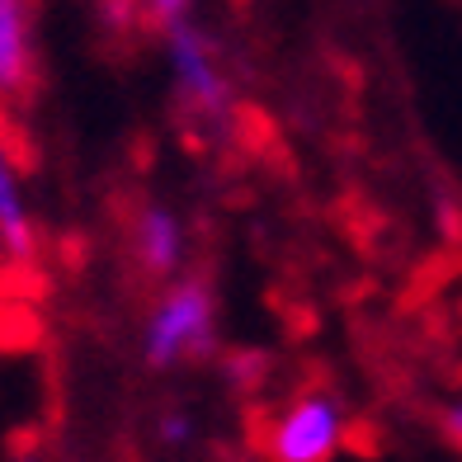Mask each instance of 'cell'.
<instances>
[{
	"label": "cell",
	"mask_w": 462,
	"mask_h": 462,
	"mask_svg": "<svg viewBox=\"0 0 462 462\" xmlns=\"http://www.w3.org/2000/svg\"><path fill=\"white\" fill-rule=\"evenodd\" d=\"M19 462H33V457H19Z\"/></svg>",
	"instance_id": "13"
},
{
	"label": "cell",
	"mask_w": 462,
	"mask_h": 462,
	"mask_svg": "<svg viewBox=\"0 0 462 462\" xmlns=\"http://www.w3.org/2000/svg\"><path fill=\"white\" fill-rule=\"evenodd\" d=\"M0 250L10 260H33V250H38L33 213L24 203V184H19V171H14L5 142H0Z\"/></svg>",
	"instance_id": "6"
},
{
	"label": "cell",
	"mask_w": 462,
	"mask_h": 462,
	"mask_svg": "<svg viewBox=\"0 0 462 462\" xmlns=\"http://www.w3.org/2000/svg\"><path fill=\"white\" fill-rule=\"evenodd\" d=\"M349 411L335 392H302L269 420L264 457L269 462H330L345 444Z\"/></svg>",
	"instance_id": "3"
},
{
	"label": "cell",
	"mask_w": 462,
	"mask_h": 462,
	"mask_svg": "<svg viewBox=\"0 0 462 462\" xmlns=\"http://www.w3.org/2000/svg\"><path fill=\"white\" fill-rule=\"evenodd\" d=\"M137 5H142V14L152 19L156 29H165V24H180V19H189L194 0H137Z\"/></svg>",
	"instance_id": "9"
},
{
	"label": "cell",
	"mask_w": 462,
	"mask_h": 462,
	"mask_svg": "<svg viewBox=\"0 0 462 462\" xmlns=\"http://www.w3.org/2000/svg\"><path fill=\"white\" fill-rule=\"evenodd\" d=\"M260 368H264L260 354H241V359H231V383H255Z\"/></svg>",
	"instance_id": "11"
},
{
	"label": "cell",
	"mask_w": 462,
	"mask_h": 462,
	"mask_svg": "<svg viewBox=\"0 0 462 462\" xmlns=\"http://www.w3.org/2000/svg\"><path fill=\"white\" fill-rule=\"evenodd\" d=\"M217 345V302L199 274L165 279L142 326V364L146 368H180L184 359H208Z\"/></svg>",
	"instance_id": "1"
},
{
	"label": "cell",
	"mask_w": 462,
	"mask_h": 462,
	"mask_svg": "<svg viewBox=\"0 0 462 462\" xmlns=\"http://www.w3.org/2000/svg\"><path fill=\"white\" fill-rule=\"evenodd\" d=\"M161 38H165V57H171V76H175V95L184 104V114L208 123V128H226L231 109H236V90H231V76L217 61L213 38L194 19L165 24Z\"/></svg>",
	"instance_id": "2"
},
{
	"label": "cell",
	"mask_w": 462,
	"mask_h": 462,
	"mask_svg": "<svg viewBox=\"0 0 462 462\" xmlns=\"http://www.w3.org/2000/svg\"><path fill=\"white\" fill-rule=\"evenodd\" d=\"M133 260L142 274H152V279H175L184 274V264H189V226L184 217L175 213V208H165V203H142L137 208V217H133Z\"/></svg>",
	"instance_id": "4"
},
{
	"label": "cell",
	"mask_w": 462,
	"mask_h": 462,
	"mask_svg": "<svg viewBox=\"0 0 462 462\" xmlns=\"http://www.w3.org/2000/svg\"><path fill=\"white\" fill-rule=\"evenodd\" d=\"M444 434L453 439V444H462V402L444 406Z\"/></svg>",
	"instance_id": "12"
},
{
	"label": "cell",
	"mask_w": 462,
	"mask_h": 462,
	"mask_svg": "<svg viewBox=\"0 0 462 462\" xmlns=\"http://www.w3.org/2000/svg\"><path fill=\"white\" fill-rule=\"evenodd\" d=\"M133 10H137V0H104V24H109V29H128Z\"/></svg>",
	"instance_id": "10"
},
{
	"label": "cell",
	"mask_w": 462,
	"mask_h": 462,
	"mask_svg": "<svg viewBox=\"0 0 462 462\" xmlns=\"http://www.w3.org/2000/svg\"><path fill=\"white\" fill-rule=\"evenodd\" d=\"M434 222H439V231H444L448 241L462 236V203L448 194V189H434Z\"/></svg>",
	"instance_id": "7"
},
{
	"label": "cell",
	"mask_w": 462,
	"mask_h": 462,
	"mask_svg": "<svg viewBox=\"0 0 462 462\" xmlns=\"http://www.w3.org/2000/svg\"><path fill=\"white\" fill-rule=\"evenodd\" d=\"M156 434H161L165 448H184L189 439H194V420H189L184 411H165V415L156 420Z\"/></svg>",
	"instance_id": "8"
},
{
	"label": "cell",
	"mask_w": 462,
	"mask_h": 462,
	"mask_svg": "<svg viewBox=\"0 0 462 462\" xmlns=\"http://www.w3.org/2000/svg\"><path fill=\"white\" fill-rule=\"evenodd\" d=\"M33 80V24L29 0H0V99Z\"/></svg>",
	"instance_id": "5"
}]
</instances>
